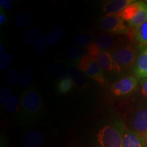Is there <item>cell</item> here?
Instances as JSON below:
<instances>
[{
    "label": "cell",
    "mask_w": 147,
    "mask_h": 147,
    "mask_svg": "<svg viewBox=\"0 0 147 147\" xmlns=\"http://www.w3.org/2000/svg\"><path fill=\"white\" fill-rule=\"evenodd\" d=\"M101 52L102 51L97 46L96 42H93L89 47H87V55H89L93 60L96 61V58Z\"/></svg>",
    "instance_id": "4dcf8cb0"
},
{
    "label": "cell",
    "mask_w": 147,
    "mask_h": 147,
    "mask_svg": "<svg viewBox=\"0 0 147 147\" xmlns=\"http://www.w3.org/2000/svg\"><path fill=\"white\" fill-rule=\"evenodd\" d=\"M11 89L8 87H5L1 89L0 92V104L1 106H5L11 97Z\"/></svg>",
    "instance_id": "f546056e"
},
{
    "label": "cell",
    "mask_w": 147,
    "mask_h": 147,
    "mask_svg": "<svg viewBox=\"0 0 147 147\" xmlns=\"http://www.w3.org/2000/svg\"><path fill=\"white\" fill-rule=\"evenodd\" d=\"M134 71L138 79H142L147 77V47L139 55Z\"/></svg>",
    "instance_id": "4fadbf2b"
},
{
    "label": "cell",
    "mask_w": 147,
    "mask_h": 147,
    "mask_svg": "<svg viewBox=\"0 0 147 147\" xmlns=\"http://www.w3.org/2000/svg\"><path fill=\"white\" fill-rule=\"evenodd\" d=\"M3 47L2 45H1L0 46V54L1 55L3 54Z\"/></svg>",
    "instance_id": "d590c367"
},
{
    "label": "cell",
    "mask_w": 147,
    "mask_h": 147,
    "mask_svg": "<svg viewBox=\"0 0 147 147\" xmlns=\"http://www.w3.org/2000/svg\"><path fill=\"white\" fill-rule=\"evenodd\" d=\"M110 53L116 63L121 68L122 67H128L133 65L137 59V49L131 44L121 46Z\"/></svg>",
    "instance_id": "277c9868"
},
{
    "label": "cell",
    "mask_w": 147,
    "mask_h": 147,
    "mask_svg": "<svg viewBox=\"0 0 147 147\" xmlns=\"http://www.w3.org/2000/svg\"><path fill=\"white\" fill-rule=\"evenodd\" d=\"M21 77L19 71L14 67L9 69L7 72V79L10 84L12 86H17L21 83Z\"/></svg>",
    "instance_id": "cb8c5ba5"
},
{
    "label": "cell",
    "mask_w": 147,
    "mask_h": 147,
    "mask_svg": "<svg viewBox=\"0 0 147 147\" xmlns=\"http://www.w3.org/2000/svg\"><path fill=\"white\" fill-rule=\"evenodd\" d=\"M146 147H147V144H146Z\"/></svg>",
    "instance_id": "74e56055"
},
{
    "label": "cell",
    "mask_w": 147,
    "mask_h": 147,
    "mask_svg": "<svg viewBox=\"0 0 147 147\" xmlns=\"http://www.w3.org/2000/svg\"><path fill=\"white\" fill-rule=\"evenodd\" d=\"M74 42L78 47H89L93 42L92 36L87 33H79L74 38Z\"/></svg>",
    "instance_id": "44dd1931"
},
{
    "label": "cell",
    "mask_w": 147,
    "mask_h": 147,
    "mask_svg": "<svg viewBox=\"0 0 147 147\" xmlns=\"http://www.w3.org/2000/svg\"><path fill=\"white\" fill-rule=\"evenodd\" d=\"M20 104H19V99L16 95H12L8 100L6 105L5 106V110L8 113H14L17 112L18 110L19 111Z\"/></svg>",
    "instance_id": "484cf974"
},
{
    "label": "cell",
    "mask_w": 147,
    "mask_h": 147,
    "mask_svg": "<svg viewBox=\"0 0 147 147\" xmlns=\"http://www.w3.org/2000/svg\"><path fill=\"white\" fill-rule=\"evenodd\" d=\"M35 21V16L30 12H25L18 14L16 18L15 23L16 26L19 27H24L28 26L34 23Z\"/></svg>",
    "instance_id": "ac0fdd59"
},
{
    "label": "cell",
    "mask_w": 147,
    "mask_h": 147,
    "mask_svg": "<svg viewBox=\"0 0 147 147\" xmlns=\"http://www.w3.org/2000/svg\"><path fill=\"white\" fill-rule=\"evenodd\" d=\"M125 40L123 38L119 35L106 34L99 37L96 43L101 51L110 53L119 47L127 44Z\"/></svg>",
    "instance_id": "8992f818"
},
{
    "label": "cell",
    "mask_w": 147,
    "mask_h": 147,
    "mask_svg": "<svg viewBox=\"0 0 147 147\" xmlns=\"http://www.w3.org/2000/svg\"><path fill=\"white\" fill-rule=\"evenodd\" d=\"M100 27L107 34L131 36V27L127 26L119 14H106L100 22Z\"/></svg>",
    "instance_id": "3957f363"
},
{
    "label": "cell",
    "mask_w": 147,
    "mask_h": 147,
    "mask_svg": "<svg viewBox=\"0 0 147 147\" xmlns=\"http://www.w3.org/2000/svg\"><path fill=\"white\" fill-rule=\"evenodd\" d=\"M146 3H147V1H146Z\"/></svg>",
    "instance_id": "f35d334b"
},
{
    "label": "cell",
    "mask_w": 147,
    "mask_h": 147,
    "mask_svg": "<svg viewBox=\"0 0 147 147\" xmlns=\"http://www.w3.org/2000/svg\"><path fill=\"white\" fill-rule=\"evenodd\" d=\"M67 71H68V70H67L66 69L65 65L63 63H54L50 68V74L51 76L57 79H62L66 77L65 74Z\"/></svg>",
    "instance_id": "ffe728a7"
},
{
    "label": "cell",
    "mask_w": 147,
    "mask_h": 147,
    "mask_svg": "<svg viewBox=\"0 0 147 147\" xmlns=\"http://www.w3.org/2000/svg\"><path fill=\"white\" fill-rule=\"evenodd\" d=\"M125 125L119 119L104 124L97 132V147H123Z\"/></svg>",
    "instance_id": "6da1fadb"
},
{
    "label": "cell",
    "mask_w": 147,
    "mask_h": 147,
    "mask_svg": "<svg viewBox=\"0 0 147 147\" xmlns=\"http://www.w3.org/2000/svg\"><path fill=\"white\" fill-rule=\"evenodd\" d=\"M68 76L72 79L74 83L78 88H84L87 84L83 72L76 67H71L68 69Z\"/></svg>",
    "instance_id": "2e32d148"
},
{
    "label": "cell",
    "mask_w": 147,
    "mask_h": 147,
    "mask_svg": "<svg viewBox=\"0 0 147 147\" xmlns=\"http://www.w3.org/2000/svg\"><path fill=\"white\" fill-rule=\"evenodd\" d=\"M39 38V29L37 27H32L25 34L24 42L27 45H34L36 40Z\"/></svg>",
    "instance_id": "603a6c76"
},
{
    "label": "cell",
    "mask_w": 147,
    "mask_h": 147,
    "mask_svg": "<svg viewBox=\"0 0 147 147\" xmlns=\"http://www.w3.org/2000/svg\"><path fill=\"white\" fill-rule=\"evenodd\" d=\"M34 78V72L30 67L25 68L21 74V83L23 87H27L32 83Z\"/></svg>",
    "instance_id": "4316f807"
},
{
    "label": "cell",
    "mask_w": 147,
    "mask_h": 147,
    "mask_svg": "<svg viewBox=\"0 0 147 147\" xmlns=\"http://www.w3.org/2000/svg\"><path fill=\"white\" fill-rule=\"evenodd\" d=\"M147 21V3L143 2L140 10L138 12L136 15L131 21L129 22V26L131 28H136V27L140 26L143 23Z\"/></svg>",
    "instance_id": "e0dca14e"
},
{
    "label": "cell",
    "mask_w": 147,
    "mask_h": 147,
    "mask_svg": "<svg viewBox=\"0 0 147 147\" xmlns=\"http://www.w3.org/2000/svg\"><path fill=\"white\" fill-rule=\"evenodd\" d=\"M133 1V0H110L103 5L102 8L107 14H118Z\"/></svg>",
    "instance_id": "8fae6325"
},
{
    "label": "cell",
    "mask_w": 147,
    "mask_h": 147,
    "mask_svg": "<svg viewBox=\"0 0 147 147\" xmlns=\"http://www.w3.org/2000/svg\"><path fill=\"white\" fill-rule=\"evenodd\" d=\"M144 136L125 127L123 137V147H146Z\"/></svg>",
    "instance_id": "ba28073f"
},
{
    "label": "cell",
    "mask_w": 147,
    "mask_h": 147,
    "mask_svg": "<svg viewBox=\"0 0 147 147\" xmlns=\"http://www.w3.org/2000/svg\"><path fill=\"white\" fill-rule=\"evenodd\" d=\"M74 83L72 79L69 76H66L61 79L57 84V91L61 94H65L73 89Z\"/></svg>",
    "instance_id": "d6986e66"
},
{
    "label": "cell",
    "mask_w": 147,
    "mask_h": 147,
    "mask_svg": "<svg viewBox=\"0 0 147 147\" xmlns=\"http://www.w3.org/2000/svg\"><path fill=\"white\" fill-rule=\"evenodd\" d=\"M142 1H134L118 14L124 21H127L129 23L133 19L134 16L136 15L138 12H139L141 7H142Z\"/></svg>",
    "instance_id": "5bb4252c"
},
{
    "label": "cell",
    "mask_w": 147,
    "mask_h": 147,
    "mask_svg": "<svg viewBox=\"0 0 147 147\" xmlns=\"http://www.w3.org/2000/svg\"><path fill=\"white\" fill-rule=\"evenodd\" d=\"M63 37V32L62 30L60 29H57V30H55L53 33H51L50 35H49L47 37H46L47 38V42L49 46H53L57 45L62 38Z\"/></svg>",
    "instance_id": "d4e9b609"
},
{
    "label": "cell",
    "mask_w": 147,
    "mask_h": 147,
    "mask_svg": "<svg viewBox=\"0 0 147 147\" xmlns=\"http://www.w3.org/2000/svg\"><path fill=\"white\" fill-rule=\"evenodd\" d=\"M47 38H43V37H39V38L36 40L34 45V50L36 53L41 54L47 50Z\"/></svg>",
    "instance_id": "f1b7e54d"
},
{
    "label": "cell",
    "mask_w": 147,
    "mask_h": 147,
    "mask_svg": "<svg viewBox=\"0 0 147 147\" xmlns=\"http://www.w3.org/2000/svg\"><path fill=\"white\" fill-rule=\"evenodd\" d=\"M131 128L143 136L147 134V107H142L137 110L132 116L130 121Z\"/></svg>",
    "instance_id": "52a82bcc"
},
{
    "label": "cell",
    "mask_w": 147,
    "mask_h": 147,
    "mask_svg": "<svg viewBox=\"0 0 147 147\" xmlns=\"http://www.w3.org/2000/svg\"><path fill=\"white\" fill-rule=\"evenodd\" d=\"M42 99L38 91L29 89L24 93L20 103L18 118L19 122L31 124L41 115Z\"/></svg>",
    "instance_id": "7a4b0ae2"
},
{
    "label": "cell",
    "mask_w": 147,
    "mask_h": 147,
    "mask_svg": "<svg viewBox=\"0 0 147 147\" xmlns=\"http://www.w3.org/2000/svg\"><path fill=\"white\" fill-rule=\"evenodd\" d=\"M7 21V17L5 15L4 10L2 8L0 9V25H3Z\"/></svg>",
    "instance_id": "e575fe53"
},
{
    "label": "cell",
    "mask_w": 147,
    "mask_h": 147,
    "mask_svg": "<svg viewBox=\"0 0 147 147\" xmlns=\"http://www.w3.org/2000/svg\"><path fill=\"white\" fill-rule=\"evenodd\" d=\"M138 78L134 76H127L112 84L110 90L115 96L123 97L131 94L138 87Z\"/></svg>",
    "instance_id": "5b68a950"
},
{
    "label": "cell",
    "mask_w": 147,
    "mask_h": 147,
    "mask_svg": "<svg viewBox=\"0 0 147 147\" xmlns=\"http://www.w3.org/2000/svg\"><path fill=\"white\" fill-rule=\"evenodd\" d=\"M141 93L144 97H147V78L140 79Z\"/></svg>",
    "instance_id": "836d02e7"
},
{
    "label": "cell",
    "mask_w": 147,
    "mask_h": 147,
    "mask_svg": "<svg viewBox=\"0 0 147 147\" xmlns=\"http://www.w3.org/2000/svg\"><path fill=\"white\" fill-rule=\"evenodd\" d=\"M145 137H146V144H147V134H146V136H145Z\"/></svg>",
    "instance_id": "8d00e7d4"
},
{
    "label": "cell",
    "mask_w": 147,
    "mask_h": 147,
    "mask_svg": "<svg viewBox=\"0 0 147 147\" xmlns=\"http://www.w3.org/2000/svg\"><path fill=\"white\" fill-rule=\"evenodd\" d=\"M131 36L140 45H147V21L140 26L132 29Z\"/></svg>",
    "instance_id": "9a60e30c"
},
{
    "label": "cell",
    "mask_w": 147,
    "mask_h": 147,
    "mask_svg": "<svg viewBox=\"0 0 147 147\" xmlns=\"http://www.w3.org/2000/svg\"><path fill=\"white\" fill-rule=\"evenodd\" d=\"M93 60V59L90 57L89 55H85V56H84L79 61L78 64V68L80 71H82V72H84Z\"/></svg>",
    "instance_id": "1f68e13d"
},
{
    "label": "cell",
    "mask_w": 147,
    "mask_h": 147,
    "mask_svg": "<svg viewBox=\"0 0 147 147\" xmlns=\"http://www.w3.org/2000/svg\"><path fill=\"white\" fill-rule=\"evenodd\" d=\"M96 61L104 71H121V67L116 63L111 53L106 51H102L96 58Z\"/></svg>",
    "instance_id": "9c48e42d"
},
{
    "label": "cell",
    "mask_w": 147,
    "mask_h": 147,
    "mask_svg": "<svg viewBox=\"0 0 147 147\" xmlns=\"http://www.w3.org/2000/svg\"><path fill=\"white\" fill-rule=\"evenodd\" d=\"M13 61V56L10 53H3L0 57V70L3 71L8 68Z\"/></svg>",
    "instance_id": "83f0119b"
},
{
    "label": "cell",
    "mask_w": 147,
    "mask_h": 147,
    "mask_svg": "<svg viewBox=\"0 0 147 147\" xmlns=\"http://www.w3.org/2000/svg\"><path fill=\"white\" fill-rule=\"evenodd\" d=\"M45 137L40 130L31 129L24 136L23 142L26 147H38L44 142Z\"/></svg>",
    "instance_id": "7c38bea8"
},
{
    "label": "cell",
    "mask_w": 147,
    "mask_h": 147,
    "mask_svg": "<svg viewBox=\"0 0 147 147\" xmlns=\"http://www.w3.org/2000/svg\"><path fill=\"white\" fill-rule=\"evenodd\" d=\"M0 5L1 8H2L3 10H10L13 6V3L10 0H1L0 1Z\"/></svg>",
    "instance_id": "d6a6232c"
},
{
    "label": "cell",
    "mask_w": 147,
    "mask_h": 147,
    "mask_svg": "<svg viewBox=\"0 0 147 147\" xmlns=\"http://www.w3.org/2000/svg\"><path fill=\"white\" fill-rule=\"evenodd\" d=\"M65 55L71 61H80L84 57V51L76 47H69L66 49Z\"/></svg>",
    "instance_id": "7402d4cb"
},
{
    "label": "cell",
    "mask_w": 147,
    "mask_h": 147,
    "mask_svg": "<svg viewBox=\"0 0 147 147\" xmlns=\"http://www.w3.org/2000/svg\"><path fill=\"white\" fill-rule=\"evenodd\" d=\"M87 76L93 79L97 83L101 86H104L105 84V75L104 74V71L101 68L98 63L95 60H93L91 63L89 64L86 70L83 72Z\"/></svg>",
    "instance_id": "30bf717a"
}]
</instances>
